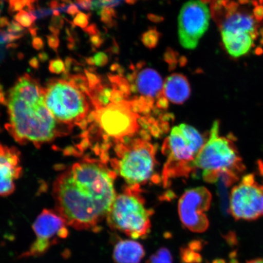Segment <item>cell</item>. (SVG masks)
<instances>
[{"label": "cell", "mask_w": 263, "mask_h": 263, "mask_svg": "<svg viewBox=\"0 0 263 263\" xmlns=\"http://www.w3.org/2000/svg\"><path fill=\"white\" fill-rule=\"evenodd\" d=\"M114 181V173L98 161L74 163L55 181L58 213L71 228L97 232L116 197Z\"/></svg>", "instance_id": "6da1fadb"}, {"label": "cell", "mask_w": 263, "mask_h": 263, "mask_svg": "<svg viewBox=\"0 0 263 263\" xmlns=\"http://www.w3.org/2000/svg\"><path fill=\"white\" fill-rule=\"evenodd\" d=\"M6 105V128L18 143L40 146L58 136V122L45 103L44 88L30 75L26 73L15 82Z\"/></svg>", "instance_id": "7a4b0ae2"}, {"label": "cell", "mask_w": 263, "mask_h": 263, "mask_svg": "<svg viewBox=\"0 0 263 263\" xmlns=\"http://www.w3.org/2000/svg\"><path fill=\"white\" fill-rule=\"evenodd\" d=\"M193 168L201 170L206 182H217L226 174L239 176L245 166L234 141L229 137L220 136L219 122L215 121L210 130V137L197 154Z\"/></svg>", "instance_id": "3957f363"}, {"label": "cell", "mask_w": 263, "mask_h": 263, "mask_svg": "<svg viewBox=\"0 0 263 263\" xmlns=\"http://www.w3.org/2000/svg\"><path fill=\"white\" fill-rule=\"evenodd\" d=\"M44 96L46 106L58 123L73 126L89 120L90 98L70 82L50 79L44 87Z\"/></svg>", "instance_id": "277c9868"}, {"label": "cell", "mask_w": 263, "mask_h": 263, "mask_svg": "<svg viewBox=\"0 0 263 263\" xmlns=\"http://www.w3.org/2000/svg\"><path fill=\"white\" fill-rule=\"evenodd\" d=\"M205 143L201 134L190 125L181 124L174 127L163 146V152L167 157L164 179L189 174Z\"/></svg>", "instance_id": "5b68a950"}, {"label": "cell", "mask_w": 263, "mask_h": 263, "mask_svg": "<svg viewBox=\"0 0 263 263\" xmlns=\"http://www.w3.org/2000/svg\"><path fill=\"white\" fill-rule=\"evenodd\" d=\"M151 215L140 197L128 191L115 197L107 219L111 229L139 239L146 238L150 232Z\"/></svg>", "instance_id": "8992f818"}, {"label": "cell", "mask_w": 263, "mask_h": 263, "mask_svg": "<svg viewBox=\"0 0 263 263\" xmlns=\"http://www.w3.org/2000/svg\"><path fill=\"white\" fill-rule=\"evenodd\" d=\"M118 155V172L129 185H139L152 176L156 166V149L149 141L132 140L121 145Z\"/></svg>", "instance_id": "52a82bcc"}, {"label": "cell", "mask_w": 263, "mask_h": 263, "mask_svg": "<svg viewBox=\"0 0 263 263\" xmlns=\"http://www.w3.org/2000/svg\"><path fill=\"white\" fill-rule=\"evenodd\" d=\"M229 212L236 220L254 221L263 216V185L254 174L242 177L230 196Z\"/></svg>", "instance_id": "ba28073f"}, {"label": "cell", "mask_w": 263, "mask_h": 263, "mask_svg": "<svg viewBox=\"0 0 263 263\" xmlns=\"http://www.w3.org/2000/svg\"><path fill=\"white\" fill-rule=\"evenodd\" d=\"M67 223L58 213L44 210L33 224L36 239L21 258L37 257L44 255L52 246L67 238Z\"/></svg>", "instance_id": "9c48e42d"}, {"label": "cell", "mask_w": 263, "mask_h": 263, "mask_svg": "<svg viewBox=\"0 0 263 263\" xmlns=\"http://www.w3.org/2000/svg\"><path fill=\"white\" fill-rule=\"evenodd\" d=\"M212 196L205 187H196L186 190L181 196L178 212L181 222L193 232L202 233L209 227L205 212L211 205Z\"/></svg>", "instance_id": "30bf717a"}, {"label": "cell", "mask_w": 263, "mask_h": 263, "mask_svg": "<svg viewBox=\"0 0 263 263\" xmlns=\"http://www.w3.org/2000/svg\"><path fill=\"white\" fill-rule=\"evenodd\" d=\"M209 9L205 3L196 0L186 2L178 18L179 37L183 48L193 49L209 26Z\"/></svg>", "instance_id": "8fae6325"}, {"label": "cell", "mask_w": 263, "mask_h": 263, "mask_svg": "<svg viewBox=\"0 0 263 263\" xmlns=\"http://www.w3.org/2000/svg\"><path fill=\"white\" fill-rule=\"evenodd\" d=\"M254 19L243 14H233L222 25V39L227 51L234 58H239L249 51L252 47Z\"/></svg>", "instance_id": "7c38bea8"}, {"label": "cell", "mask_w": 263, "mask_h": 263, "mask_svg": "<svg viewBox=\"0 0 263 263\" xmlns=\"http://www.w3.org/2000/svg\"><path fill=\"white\" fill-rule=\"evenodd\" d=\"M21 173L18 151L0 143V196H8L14 192L15 180Z\"/></svg>", "instance_id": "4fadbf2b"}, {"label": "cell", "mask_w": 263, "mask_h": 263, "mask_svg": "<svg viewBox=\"0 0 263 263\" xmlns=\"http://www.w3.org/2000/svg\"><path fill=\"white\" fill-rule=\"evenodd\" d=\"M163 93L167 100L174 104H182L191 94L189 82L185 76L175 73L166 78L163 84Z\"/></svg>", "instance_id": "5bb4252c"}, {"label": "cell", "mask_w": 263, "mask_h": 263, "mask_svg": "<svg viewBox=\"0 0 263 263\" xmlns=\"http://www.w3.org/2000/svg\"><path fill=\"white\" fill-rule=\"evenodd\" d=\"M138 91L145 98L157 99L162 93L163 82L159 73L152 68L144 69L137 74L136 83Z\"/></svg>", "instance_id": "9a60e30c"}, {"label": "cell", "mask_w": 263, "mask_h": 263, "mask_svg": "<svg viewBox=\"0 0 263 263\" xmlns=\"http://www.w3.org/2000/svg\"><path fill=\"white\" fill-rule=\"evenodd\" d=\"M145 255L142 245L133 240H121L115 245L113 258L116 263H140Z\"/></svg>", "instance_id": "2e32d148"}, {"label": "cell", "mask_w": 263, "mask_h": 263, "mask_svg": "<svg viewBox=\"0 0 263 263\" xmlns=\"http://www.w3.org/2000/svg\"><path fill=\"white\" fill-rule=\"evenodd\" d=\"M108 78L109 79L111 84H112V88L119 90L122 92L125 98L130 96L131 95L130 85L129 82L127 79L119 75H113L111 74H108Z\"/></svg>", "instance_id": "e0dca14e"}, {"label": "cell", "mask_w": 263, "mask_h": 263, "mask_svg": "<svg viewBox=\"0 0 263 263\" xmlns=\"http://www.w3.org/2000/svg\"><path fill=\"white\" fill-rule=\"evenodd\" d=\"M160 37L161 34L156 28H151L143 33L141 40L147 48L153 49L156 48Z\"/></svg>", "instance_id": "ac0fdd59"}, {"label": "cell", "mask_w": 263, "mask_h": 263, "mask_svg": "<svg viewBox=\"0 0 263 263\" xmlns=\"http://www.w3.org/2000/svg\"><path fill=\"white\" fill-rule=\"evenodd\" d=\"M70 84L74 85L78 89L80 90L84 93L86 94L88 97L90 93L89 85L87 77L82 74L70 75L68 81Z\"/></svg>", "instance_id": "d6986e66"}, {"label": "cell", "mask_w": 263, "mask_h": 263, "mask_svg": "<svg viewBox=\"0 0 263 263\" xmlns=\"http://www.w3.org/2000/svg\"><path fill=\"white\" fill-rule=\"evenodd\" d=\"M180 258L183 263H200L202 261L201 256L189 246L181 249Z\"/></svg>", "instance_id": "ffe728a7"}, {"label": "cell", "mask_w": 263, "mask_h": 263, "mask_svg": "<svg viewBox=\"0 0 263 263\" xmlns=\"http://www.w3.org/2000/svg\"><path fill=\"white\" fill-rule=\"evenodd\" d=\"M147 263H173V258L169 250L162 248L151 255Z\"/></svg>", "instance_id": "44dd1931"}, {"label": "cell", "mask_w": 263, "mask_h": 263, "mask_svg": "<svg viewBox=\"0 0 263 263\" xmlns=\"http://www.w3.org/2000/svg\"><path fill=\"white\" fill-rule=\"evenodd\" d=\"M179 55L178 52L174 51L171 48H167L166 49L163 55L164 61L169 65V70L173 71L175 70L177 64L179 63Z\"/></svg>", "instance_id": "7402d4cb"}, {"label": "cell", "mask_w": 263, "mask_h": 263, "mask_svg": "<svg viewBox=\"0 0 263 263\" xmlns=\"http://www.w3.org/2000/svg\"><path fill=\"white\" fill-rule=\"evenodd\" d=\"M14 19L18 24L24 27H29L32 26L33 23L37 20L35 16L25 11H20L14 16Z\"/></svg>", "instance_id": "603a6c76"}, {"label": "cell", "mask_w": 263, "mask_h": 263, "mask_svg": "<svg viewBox=\"0 0 263 263\" xmlns=\"http://www.w3.org/2000/svg\"><path fill=\"white\" fill-rule=\"evenodd\" d=\"M98 14L101 16V21L105 25L108 27H112L114 25L113 18L116 17V12L112 7H104Z\"/></svg>", "instance_id": "cb8c5ba5"}, {"label": "cell", "mask_w": 263, "mask_h": 263, "mask_svg": "<svg viewBox=\"0 0 263 263\" xmlns=\"http://www.w3.org/2000/svg\"><path fill=\"white\" fill-rule=\"evenodd\" d=\"M49 70L51 73L57 74L64 73L65 65L63 61L60 58L50 61L49 64Z\"/></svg>", "instance_id": "d4e9b609"}, {"label": "cell", "mask_w": 263, "mask_h": 263, "mask_svg": "<svg viewBox=\"0 0 263 263\" xmlns=\"http://www.w3.org/2000/svg\"><path fill=\"white\" fill-rule=\"evenodd\" d=\"M84 72L86 75L90 89H93L101 84V78L97 74L91 73L87 69H84Z\"/></svg>", "instance_id": "484cf974"}, {"label": "cell", "mask_w": 263, "mask_h": 263, "mask_svg": "<svg viewBox=\"0 0 263 263\" xmlns=\"http://www.w3.org/2000/svg\"><path fill=\"white\" fill-rule=\"evenodd\" d=\"M90 14H85L83 12H80L75 16L73 24L75 26H80L82 29L86 28L89 23Z\"/></svg>", "instance_id": "4316f807"}, {"label": "cell", "mask_w": 263, "mask_h": 263, "mask_svg": "<svg viewBox=\"0 0 263 263\" xmlns=\"http://www.w3.org/2000/svg\"><path fill=\"white\" fill-rule=\"evenodd\" d=\"M29 13L35 16L37 19H42L52 14V10L51 8H38Z\"/></svg>", "instance_id": "83f0119b"}, {"label": "cell", "mask_w": 263, "mask_h": 263, "mask_svg": "<svg viewBox=\"0 0 263 263\" xmlns=\"http://www.w3.org/2000/svg\"><path fill=\"white\" fill-rule=\"evenodd\" d=\"M95 65L98 67H104L108 63V59L106 53L103 52H98L93 57Z\"/></svg>", "instance_id": "f1b7e54d"}, {"label": "cell", "mask_w": 263, "mask_h": 263, "mask_svg": "<svg viewBox=\"0 0 263 263\" xmlns=\"http://www.w3.org/2000/svg\"><path fill=\"white\" fill-rule=\"evenodd\" d=\"M49 47L58 53V49L60 45L58 36L53 34L47 36Z\"/></svg>", "instance_id": "f546056e"}, {"label": "cell", "mask_w": 263, "mask_h": 263, "mask_svg": "<svg viewBox=\"0 0 263 263\" xmlns=\"http://www.w3.org/2000/svg\"><path fill=\"white\" fill-rule=\"evenodd\" d=\"M24 31V28L22 26L14 21L11 22L7 28V32L13 34H23L22 32Z\"/></svg>", "instance_id": "4dcf8cb0"}, {"label": "cell", "mask_w": 263, "mask_h": 263, "mask_svg": "<svg viewBox=\"0 0 263 263\" xmlns=\"http://www.w3.org/2000/svg\"><path fill=\"white\" fill-rule=\"evenodd\" d=\"M64 21L63 18L61 17V16H52L51 22H50V26H53V27L59 29H62L64 27Z\"/></svg>", "instance_id": "1f68e13d"}, {"label": "cell", "mask_w": 263, "mask_h": 263, "mask_svg": "<svg viewBox=\"0 0 263 263\" xmlns=\"http://www.w3.org/2000/svg\"><path fill=\"white\" fill-rule=\"evenodd\" d=\"M90 42L93 48H98L103 44L104 39L101 34L90 36Z\"/></svg>", "instance_id": "d6a6232c"}, {"label": "cell", "mask_w": 263, "mask_h": 263, "mask_svg": "<svg viewBox=\"0 0 263 263\" xmlns=\"http://www.w3.org/2000/svg\"><path fill=\"white\" fill-rule=\"evenodd\" d=\"M92 0H77L76 5L81 10L89 11L91 9Z\"/></svg>", "instance_id": "836d02e7"}, {"label": "cell", "mask_w": 263, "mask_h": 263, "mask_svg": "<svg viewBox=\"0 0 263 263\" xmlns=\"http://www.w3.org/2000/svg\"><path fill=\"white\" fill-rule=\"evenodd\" d=\"M77 63L78 62L75 61L73 59H72L70 57L66 58L65 62V71L64 73L70 74V72L72 70V68H73L74 65Z\"/></svg>", "instance_id": "e575fe53"}, {"label": "cell", "mask_w": 263, "mask_h": 263, "mask_svg": "<svg viewBox=\"0 0 263 263\" xmlns=\"http://www.w3.org/2000/svg\"><path fill=\"white\" fill-rule=\"evenodd\" d=\"M32 45L33 48L37 51L41 50V49L44 48L45 46L44 42L42 40V38L37 37L33 38Z\"/></svg>", "instance_id": "d590c367"}, {"label": "cell", "mask_w": 263, "mask_h": 263, "mask_svg": "<svg viewBox=\"0 0 263 263\" xmlns=\"http://www.w3.org/2000/svg\"><path fill=\"white\" fill-rule=\"evenodd\" d=\"M84 31L90 36L101 34L100 31L98 30L97 26L95 24H91L90 26H88V27L84 29Z\"/></svg>", "instance_id": "8d00e7d4"}, {"label": "cell", "mask_w": 263, "mask_h": 263, "mask_svg": "<svg viewBox=\"0 0 263 263\" xmlns=\"http://www.w3.org/2000/svg\"><path fill=\"white\" fill-rule=\"evenodd\" d=\"M67 13L69 15L74 16L76 14H78V13H80V10H79L77 5L71 3L68 5Z\"/></svg>", "instance_id": "74e56055"}, {"label": "cell", "mask_w": 263, "mask_h": 263, "mask_svg": "<svg viewBox=\"0 0 263 263\" xmlns=\"http://www.w3.org/2000/svg\"><path fill=\"white\" fill-rule=\"evenodd\" d=\"M147 18L149 21L154 23H160L164 21L163 16L153 14H148Z\"/></svg>", "instance_id": "f35d334b"}, {"label": "cell", "mask_w": 263, "mask_h": 263, "mask_svg": "<svg viewBox=\"0 0 263 263\" xmlns=\"http://www.w3.org/2000/svg\"><path fill=\"white\" fill-rule=\"evenodd\" d=\"M29 64L31 67L34 69H39L40 67L38 59L36 57L32 58L30 61H29Z\"/></svg>", "instance_id": "ab89813d"}, {"label": "cell", "mask_w": 263, "mask_h": 263, "mask_svg": "<svg viewBox=\"0 0 263 263\" xmlns=\"http://www.w3.org/2000/svg\"><path fill=\"white\" fill-rule=\"evenodd\" d=\"M10 25V22L9 19L5 16H2L0 17V28H5L6 26H9Z\"/></svg>", "instance_id": "60d3db41"}, {"label": "cell", "mask_w": 263, "mask_h": 263, "mask_svg": "<svg viewBox=\"0 0 263 263\" xmlns=\"http://www.w3.org/2000/svg\"><path fill=\"white\" fill-rule=\"evenodd\" d=\"M257 167L259 175L262 178L263 185V160H259L257 162Z\"/></svg>", "instance_id": "b9f144b4"}, {"label": "cell", "mask_w": 263, "mask_h": 263, "mask_svg": "<svg viewBox=\"0 0 263 263\" xmlns=\"http://www.w3.org/2000/svg\"><path fill=\"white\" fill-rule=\"evenodd\" d=\"M38 57L39 60H40L42 62H45L49 59V55L47 52H40V53H39L38 55Z\"/></svg>", "instance_id": "7bdbcfd3"}, {"label": "cell", "mask_w": 263, "mask_h": 263, "mask_svg": "<svg viewBox=\"0 0 263 263\" xmlns=\"http://www.w3.org/2000/svg\"><path fill=\"white\" fill-rule=\"evenodd\" d=\"M60 3H59L58 0H52V1L49 3V7L52 10L58 9L59 7H60Z\"/></svg>", "instance_id": "ee69618b"}, {"label": "cell", "mask_w": 263, "mask_h": 263, "mask_svg": "<svg viewBox=\"0 0 263 263\" xmlns=\"http://www.w3.org/2000/svg\"><path fill=\"white\" fill-rule=\"evenodd\" d=\"M38 30V28L35 27V26H31L30 28H29V31L30 32V34L33 37H35L36 35H37V31Z\"/></svg>", "instance_id": "f6af8a7d"}, {"label": "cell", "mask_w": 263, "mask_h": 263, "mask_svg": "<svg viewBox=\"0 0 263 263\" xmlns=\"http://www.w3.org/2000/svg\"><path fill=\"white\" fill-rule=\"evenodd\" d=\"M187 62H188V60H187L186 58L185 57H181L179 58V63L181 67H185L187 64Z\"/></svg>", "instance_id": "bcb514c9"}, {"label": "cell", "mask_w": 263, "mask_h": 263, "mask_svg": "<svg viewBox=\"0 0 263 263\" xmlns=\"http://www.w3.org/2000/svg\"><path fill=\"white\" fill-rule=\"evenodd\" d=\"M49 31H50L53 34H55V35H57L58 36L59 35V34H60V31H61L60 29L55 28L53 27V26L49 25Z\"/></svg>", "instance_id": "7dc6e473"}, {"label": "cell", "mask_w": 263, "mask_h": 263, "mask_svg": "<svg viewBox=\"0 0 263 263\" xmlns=\"http://www.w3.org/2000/svg\"><path fill=\"white\" fill-rule=\"evenodd\" d=\"M85 61L88 65L90 66L95 65L94 59L93 57H89L85 59Z\"/></svg>", "instance_id": "c3c4849f"}, {"label": "cell", "mask_w": 263, "mask_h": 263, "mask_svg": "<svg viewBox=\"0 0 263 263\" xmlns=\"http://www.w3.org/2000/svg\"><path fill=\"white\" fill-rule=\"evenodd\" d=\"M111 52H112L113 53H118V51H119V48H118L117 44L115 42V44L110 49Z\"/></svg>", "instance_id": "681fc988"}, {"label": "cell", "mask_w": 263, "mask_h": 263, "mask_svg": "<svg viewBox=\"0 0 263 263\" xmlns=\"http://www.w3.org/2000/svg\"><path fill=\"white\" fill-rule=\"evenodd\" d=\"M120 67L121 66L118 64H114L111 65L110 70L111 71H117Z\"/></svg>", "instance_id": "f907efd6"}, {"label": "cell", "mask_w": 263, "mask_h": 263, "mask_svg": "<svg viewBox=\"0 0 263 263\" xmlns=\"http://www.w3.org/2000/svg\"><path fill=\"white\" fill-rule=\"evenodd\" d=\"M246 263H263V258L252 259V260L247 261Z\"/></svg>", "instance_id": "816d5d0a"}, {"label": "cell", "mask_w": 263, "mask_h": 263, "mask_svg": "<svg viewBox=\"0 0 263 263\" xmlns=\"http://www.w3.org/2000/svg\"><path fill=\"white\" fill-rule=\"evenodd\" d=\"M0 103L6 105V101L5 98V95L2 91H0Z\"/></svg>", "instance_id": "f5cc1de1"}, {"label": "cell", "mask_w": 263, "mask_h": 263, "mask_svg": "<svg viewBox=\"0 0 263 263\" xmlns=\"http://www.w3.org/2000/svg\"><path fill=\"white\" fill-rule=\"evenodd\" d=\"M16 47H17V45L15 44H9L6 46L7 49L15 48Z\"/></svg>", "instance_id": "db71d44e"}, {"label": "cell", "mask_w": 263, "mask_h": 263, "mask_svg": "<svg viewBox=\"0 0 263 263\" xmlns=\"http://www.w3.org/2000/svg\"><path fill=\"white\" fill-rule=\"evenodd\" d=\"M60 12L58 9L52 10V15L54 16H60Z\"/></svg>", "instance_id": "11a10c76"}, {"label": "cell", "mask_w": 263, "mask_h": 263, "mask_svg": "<svg viewBox=\"0 0 263 263\" xmlns=\"http://www.w3.org/2000/svg\"><path fill=\"white\" fill-rule=\"evenodd\" d=\"M138 0H126V2L129 5H134Z\"/></svg>", "instance_id": "9f6ffc18"}, {"label": "cell", "mask_w": 263, "mask_h": 263, "mask_svg": "<svg viewBox=\"0 0 263 263\" xmlns=\"http://www.w3.org/2000/svg\"><path fill=\"white\" fill-rule=\"evenodd\" d=\"M105 1L108 2V6H110V7H111V5H112V4L114 3V0H105Z\"/></svg>", "instance_id": "6f0895ef"}, {"label": "cell", "mask_w": 263, "mask_h": 263, "mask_svg": "<svg viewBox=\"0 0 263 263\" xmlns=\"http://www.w3.org/2000/svg\"><path fill=\"white\" fill-rule=\"evenodd\" d=\"M213 263H225V261L223 260V259H216V260L214 261Z\"/></svg>", "instance_id": "680465c9"}, {"label": "cell", "mask_w": 263, "mask_h": 263, "mask_svg": "<svg viewBox=\"0 0 263 263\" xmlns=\"http://www.w3.org/2000/svg\"><path fill=\"white\" fill-rule=\"evenodd\" d=\"M61 1L64 2L66 3V4H70L72 2H71V0H61Z\"/></svg>", "instance_id": "91938a15"}, {"label": "cell", "mask_w": 263, "mask_h": 263, "mask_svg": "<svg viewBox=\"0 0 263 263\" xmlns=\"http://www.w3.org/2000/svg\"><path fill=\"white\" fill-rule=\"evenodd\" d=\"M210 1V0H200V2H201L203 3H209Z\"/></svg>", "instance_id": "94428289"}, {"label": "cell", "mask_w": 263, "mask_h": 263, "mask_svg": "<svg viewBox=\"0 0 263 263\" xmlns=\"http://www.w3.org/2000/svg\"><path fill=\"white\" fill-rule=\"evenodd\" d=\"M31 1L32 4H34V2H35V0H31Z\"/></svg>", "instance_id": "6125c7cd"}, {"label": "cell", "mask_w": 263, "mask_h": 263, "mask_svg": "<svg viewBox=\"0 0 263 263\" xmlns=\"http://www.w3.org/2000/svg\"><path fill=\"white\" fill-rule=\"evenodd\" d=\"M1 10H2V9H0V13H1V11H1Z\"/></svg>", "instance_id": "be15d7a7"}]
</instances>
